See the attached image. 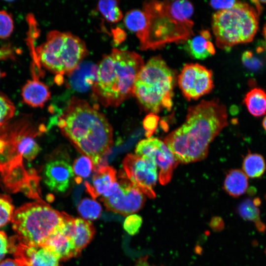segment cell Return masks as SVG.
Instances as JSON below:
<instances>
[{"label":"cell","mask_w":266,"mask_h":266,"mask_svg":"<svg viewBox=\"0 0 266 266\" xmlns=\"http://www.w3.org/2000/svg\"><path fill=\"white\" fill-rule=\"evenodd\" d=\"M228 125L226 106L217 99L189 107L184 123L164 142L179 162L187 164L205 159L211 142Z\"/></svg>","instance_id":"obj_1"},{"label":"cell","mask_w":266,"mask_h":266,"mask_svg":"<svg viewBox=\"0 0 266 266\" xmlns=\"http://www.w3.org/2000/svg\"><path fill=\"white\" fill-rule=\"evenodd\" d=\"M56 120L63 133L91 159L95 168L102 164L113 144L112 128L103 114L85 100L73 97Z\"/></svg>","instance_id":"obj_2"},{"label":"cell","mask_w":266,"mask_h":266,"mask_svg":"<svg viewBox=\"0 0 266 266\" xmlns=\"http://www.w3.org/2000/svg\"><path fill=\"white\" fill-rule=\"evenodd\" d=\"M144 31L137 37L141 50L156 49L167 44L187 41L194 34L193 4L187 0H154L144 4Z\"/></svg>","instance_id":"obj_3"},{"label":"cell","mask_w":266,"mask_h":266,"mask_svg":"<svg viewBox=\"0 0 266 266\" xmlns=\"http://www.w3.org/2000/svg\"><path fill=\"white\" fill-rule=\"evenodd\" d=\"M137 53L114 48L97 66L93 95L104 106L116 107L133 95L137 75L144 65Z\"/></svg>","instance_id":"obj_4"},{"label":"cell","mask_w":266,"mask_h":266,"mask_svg":"<svg viewBox=\"0 0 266 266\" xmlns=\"http://www.w3.org/2000/svg\"><path fill=\"white\" fill-rule=\"evenodd\" d=\"M175 75L160 56L150 58L137 75L133 95L148 111L157 114L173 105Z\"/></svg>","instance_id":"obj_5"},{"label":"cell","mask_w":266,"mask_h":266,"mask_svg":"<svg viewBox=\"0 0 266 266\" xmlns=\"http://www.w3.org/2000/svg\"><path fill=\"white\" fill-rule=\"evenodd\" d=\"M63 212L52 208L43 200L27 203L14 211L11 220L16 237L32 246H43L60 228Z\"/></svg>","instance_id":"obj_6"},{"label":"cell","mask_w":266,"mask_h":266,"mask_svg":"<svg viewBox=\"0 0 266 266\" xmlns=\"http://www.w3.org/2000/svg\"><path fill=\"white\" fill-rule=\"evenodd\" d=\"M84 42L68 32L52 31L32 51L34 63L59 75L71 73L86 55Z\"/></svg>","instance_id":"obj_7"},{"label":"cell","mask_w":266,"mask_h":266,"mask_svg":"<svg viewBox=\"0 0 266 266\" xmlns=\"http://www.w3.org/2000/svg\"><path fill=\"white\" fill-rule=\"evenodd\" d=\"M41 130L28 118L8 122L0 127L1 175L23 165V157L32 161L36 157L40 148L35 137Z\"/></svg>","instance_id":"obj_8"},{"label":"cell","mask_w":266,"mask_h":266,"mask_svg":"<svg viewBox=\"0 0 266 266\" xmlns=\"http://www.w3.org/2000/svg\"><path fill=\"white\" fill-rule=\"evenodd\" d=\"M212 25L216 45L228 51L253 40L258 29V13L249 4L238 1L233 7L215 13Z\"/></svg>","instance_id":"obj_9"},{"label":"cell","mask_w":266,"mask_h":266,"mask_svg":"<svg viewBox=\"0 0 266 266\" xmlns=\"http://www.w3.org/2000/svg\"><path fill=\"white\" fill-rule=\"evenodd\" d=\"M126 176L131 182L148 197L154 198L153 190L159 174L158 167L154 162L145 156L128 154L123 162Z\"/></svg>","instance_id":"obj_10"},{"label":"cell","mask_w":266,"mask_h":266,"mask_svg":"<svg viewBox=\"0 0 266 266\" xmlns=\"http://www.w3.org/2000/svg\"><path fill=\"white\" fill-rule=\"evenodd\" d=\"M119 186L109 196L101 198L108 210L128 216L139 211L144 205V194L123 173L119 174Z\"/></svg>","instance_id":"obj_11"},{"label":"cell","mask_w":266,"mask_h":266,"mask_svg":"<svg viewBox=\"0 0 266 266\" xmlns=\"http://www.w3.org/2000/svg\"><path fill=\"white\" fill-rule=\"evenodd\" d=\"M135 153L137 156L148 158L158 166L159 181L163 185L170 181L174 169L179 163L165 142L155 137L140 140Z\"/></svg>","instance_id":"obj_12"},{"label":"cell","mask_w":266,"mask_h":266,"mask_svg":"<svg viewBox=\"0 0 266 266\" xmlns=\"http://www.w3.org/2000/svg\"><path fill=\"white\" fill-rule=\"evenodd\" d=\"M178 83L187 100H197L212 90V71L199 64H186L178 76Z\"/></svg>","instance_id":"obj_13"},{"label":"cell","mask_w":266,"mask_h":266,"mask_svg":"<svg viewBox=\"0 0 266 266\" xmlns=\"http://www.w3.org/2000/svg\"><path fill=\"white\" fill-rule=\"evenodd\" d=\"M74 176L70 159L65 154H56L45 164L43 172L44 183L52 191L64 193Z\"/></svg>","instance_id":"obj_14"},{"label":"cell","mask_w":266,"mask_h":266,"mask_svg":"<svg viewBox=\"0 0 266 266\" xmlns=\"http://www.w3.org/2000/svg\"><path fill=\"white\" fill-rule=\"evenodd\" d=\"M9 242V251L23 266H61L56 255L44 246L28 245L16 237L11 238Z\"/></svg>","instance_id":"obj_15"},{"label":"cell","mask_w":266,"mask_h":266,"mask_svg":"<svg viewBox=\"0 0 266 266\" xmlns=\"http://www.w3.org/2000/svg\"><path fill=\"white\" fill-rule=\"evenodd\" d=\"M91 182L84 183L87 192L93 198L111 195L118 187L116 170L112 166L102 164L96 167Z\"/></svg>","instance_id":"obj_16"},{"label":"cell","mask_w":266,"mask_h":266,"mask_svg":"<svg viewBox=\"0 0 266 266\" xmlns=\"http://www.w3.org/2000/svg\"><path fill=\"white\" fill-rule=\"evenodd\" d=\"M24 101L33 107H42L50 98L48 87L40 81L38 76H33L28 80L22 89Z\"/></svg>","instance_id":"obj_17"},{"label":"cell","mask_w":266,"mask_h":266,"mask_svg":"<svg viewBox=\"0 0 266 266\" xmlns=\"http://www.w3.org/2000/svg\"><path fill=\"white\" fill-rule=\"evenodd\" d=\"M43 246L55 254L60 261H66L78 256L72 238L63 233L60 228Z\"/></svg>","instance_id":"obj_18"},{"label":"cell","mask_w":266,"mask_h":266,"mask_svg":"<svg viewBox=\"0 0 266 266\" xmlns=\"http://www.w3.org/2000/svg\"><path fill=\"white\" fill-rule=\"evenodd\" d=\"M210 38L208 31H201L199 35L187 40L186 49L194 58L204 59L213 55L215 53V49Z\"/></svg>","instance_id":"obj_19"},{"label":"cell","mask_w":266,"mask_h":266,"mask_svg":"<svg viewBox=\"0 0 266 266\" xmlns=\"http://www.w3.org/2000/svg\"><path fill=\"white\" fill-rule=\"evenodd\" d=\"M97 66L91 63L80 64L71 73L70 84L74 89L83 91L93 85L96 78Z\"/></svg>","instance_id":"obj_20"},{"label":"cell","mask_w":266,"mask_h":266,"mask_svg":"<svg viewBox=\"0 0 266 266\" xmlns=\"http://www.w3.org/2000/svg\"><path fill=\"white\" fill-rule=\"evenodd\" d=\"M95 229L90 221L83 218H75L73 236V243L78 256L94 237Z\"/></svg>","instance_id":"obj_21"},{"label":"cell","mask_w":266,"mask_h":266,"mask_svg":"<svg viewBox=\"0 0 266 266\" xmlns=\"http://www.w3.org/2000/svg\"><path fill=\"white\" fill-rule=\"evenodd\" d=\"M261 200L259 198H247L239 204L237 212L243 219L254 223L259 232H264L266 228L261 219L259 208Z\"/></svg>","instance_id":"obj_22"},{"label":"cell","mask_w":266,"mask_h":266,"mask_svg":"<svg viewBox=\"0 0 266 266\" xmlns=\"http://www.w3.org/2000/svg\"><path fill=\"white\" fill-rule=\"evenodd\" d=\"M248 187V178L241 170L233 169L226 175L224 187L230 196L237 198L244 194Z\"/></svg>","instance_id":"obj_23"},{"label":"cell","mask_w":266,"mask_h":266,"mask_svg":"<svg viewBox=\"0 0 266 266\" xmlns=\"http://www.w3.org/2000/svg\"><path fill=\"white\" fill-rule=\"evenodd\" d=\"M244 101L251 114L259 117L266 113V93L261 88H255L245 95Z\"/></svg>","instance_id":"obj_24"},{"label":"cell","mask_w":266,"mask_h":266,"mask_svg":"<svg viewBox=\"0 0 266 266\" xmlns=\"http://www.w3.org/2000/svg\"><path fill=\"white\" fill-rule=\"evenodd\" d=\"M243 171L252 178L261 177L265 172L266 164L263 156L257 153H249L242 164Z\"/></svg>","instance_id":"obj_25"},{"label":"cell","mask_w":266,"mask_h":266,"mask_svg":"<svg viewBox=\"0 0 266 266\" xmlns=\"http://www.w3.org/2000/svg\"><path fill=\"white\" fill-rule=\"evenodd\" d=\"M124 23L128 29L134 32L137 36L144 31L146 25V17L143 10L134 9L128 12Z\"/></svg>","instance_id":"obj_26"},{"label":"cell","mask_w":266,"mask_h":266,"mask_svg":"<svg viewBox=\"0 0 266 266\" xmlns=\"http://www.w3.org/2000/svg\"><path fill=\"white\" fill-rule=\"evenodd\" d=\"M77 210L83 219L90 221L96 220L100 216L102 207L95 200L85 198L79 203Z\"/></svg>","instance_id":"obj_27"},{"label":"cell","mask_w":266,"mask_h":266,"mask_svg":"<svg viewBox=\"0 0 266 266\" xmlns=\"http://www.w3.org/2000/svg\"><path fill=\"white\" fill-rule=\"evenodd\" d=\"M72 169L74 174L76 175L75 181L79 184L83 178H87L90 175L95 167L91 159L85 155H82L75 160Z\"/></svg>","instance_id":"obj_28"},{"label":"cell","mask_w":266,"mask_h":266,"mask_svg":"<svg viewBox=\"0 0 266 266\" xmlns=\"http://www.w3.org/2000/svg\"><path fill=\"white\" fill-rule=\"evenodd\" d=\"M98 8L102 15L110 22H117L122 19L123 14L116 0H100Z\"/></svg>","instance_id":"obj_29"},{"label":"cell","mask_w":266,"mask_h":266,"mask_svg":"<svg viewBox=\"0 0 266 266\" xmlns=\"http://www.w3.org/2000/svg\"><path fill=\"white\" fill-rule=\"evenodd\" d=\"M14 211L10 197L0 194V228L11 221Z\"/></svg>","instance_id":"obj_30"},{"label":"cell","mask_w":266,"mask_h":266,"mask_svg":"<svg viewBox=\"0 0 266 266\" xmlns=\"http://www.w3.org/2000/svg\"><path fill=\"white\" fill-rule=\"evenodd\" d=\"M15 112L13 103L7 96L0 92V127L9 122Z\"/></svg>","instance_id":"obj_31"},{"label":"cell","mask_w":266,"mask_h":266,"mask_svg":"<svg viewBox=\"0 0 266 266\" xmlns=\"http://www.w3.org/2000/svg\"><path fill=\"white\" fill-rule=\"evenodd\" d=\"M14 29V22L11 15L4 10H0V38L8 37Z\"/></svg>","instance_id":"obj_32"},{"label":"cell","mask_w":266,"mask_h":266,"mask_svg":"<svg viewBox=\"0 0 266 266\" xmlns=\"http://www.w3.org/2000/svg\"><path fill=\"white\" fill-rule=\"evenodd\" d=\"M142 219L137 214L128 215L124 222V228L129 234L133 235L137 233L142 225Z\"/></svg>","instance_id":"obj_33"},{"label":"cell","mask_w":266,"mask_h":266,"mask_svg":"<svg viewBox=\"0 0 266 266\" xmlns=\"http://www.w3.org/2000/svg\"><path fill=\"white\" fill-rule=\"evenodd\" d=\"M241 59L244 65L252 70L258 69L261 66L260 60L251 51H245L242 55Z\"/></svg>","instance_id":"obj_34"},{"label":"cell","mask_w":266,"mask_h":266,"mask_svg":"<svg viewBox=\"0 0 266 266\" xmlns=\"http://www.w3.org/2000/svg\"><path fill=\"white\" fill-rule=\"evenodd\" d=\"M9 240H8L6 233L4 232L0 231V262L9 251Z\"/></svg>","instance_id":"obj_35"},{"label":"cell","mask_w":266,"mask_h":266,"mask_svg":"<svg viewBox=\"0 0 266 266\" xmlns=\"http://www.w3.org/2000/svg\"><path fill=\"white\" fill-rule=\"evenodd\" d=\"M238 1L236 0H212L209 5L214 9L222 10L233 7Z\"/></svg>","instance_id":"obj_36"},{"label":"cell","mask_w":266,"mask_h":266,"mask_svg":"<svg viewBox=\"0 0 266 266\" xmlns=\"http://www.w3.org/2000/svg\"><path fill=\"white\" fill-rule=\"evenodd\" d=\"M157 121V117L154 115L152 116L149 115L146 117L144 121V127L147 131V133L149 134L150 130L151 129V126H152V129H154V127H155V124H156Z\"/></svg>","instance_id":"obj_37"},{"label":"cell","mask_w":266,"mask_h":266,"mask_svg":"<svg viewBox=\"0 0 266 266\" xmlns=\"http://www.w3.org/2000/svg\"><path fill=\"white\" fill-rule=\"evenodd\" d=\"M0 266H23L18 261L12 259H6L0 262Z\"/></svg>","instance_id":"obj_38"},{"label":"cell","mask_w":266,"mask_h":266,"mask_svg":"<svg viewBox=\"0 0 266 266\" xmlns=\"http://www.w3.org/2000/svg\"><path fill=\"white\" fill-rule=\"evenodd\" d=\"M134 266H155L150 265L147 260V257L145 256L138 259Z\"/></svg>","instance_id":"obj_39"},{"label":"cell","mask_w":266,"mask_h":266,"mask_svg":"<svg viewBox=\"0 0 266 266\" xmlns=\"http://www.w3.org/2000/svg\"><path fill=\"white\" fill-rule=\"evenodd\" d=\"M263 33L264 37L265 39V47L266 49V24L265 25L264 27Z\"/></svg>","instance_id":"obj_40"},{"label":"cell","mask_w":266,"mask_h":266,"mask_svg":"<svg viewBox=\"0 0 266 266\" xmlns=\"http://www.w3.org/2000/svg\"><path fill=\"white\" fill-rule=\"evenodd\" d=\"M262 124H263L264 129L266 132V116L265 117V118H264L263 120Z\"/></svg>","instance_id":"obj_41"},{"label":"cell","mask_w":266,"mask_h":266,"mask_svg":"<svg viewBox=\"0 0 266 266\" xmlns=\"http://www.w3.org/2000/svg\"><path fill=\"white\" fill-rule=\"evenodd\" d=\"M5 75V73L0 69V79L3 77Z\"/></svg>","instance_id":"obj_42"},{"label":"cell","mask_w":266,"mask_h":266,"mask_svg":"<svg viewBox=\"0 0 266 266\" xmlns=\"http://www.w3.org/2000/svg\"></svg>","instance_id":"obj_43"}]
</instances>
